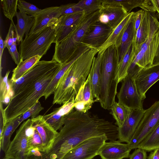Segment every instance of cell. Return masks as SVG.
<instances>
[{
	"instance_id": "17",
	"label": "cell",
	"mask_w": 159,
	"mask_h": 159,
	"mask_svg": "<svg viewBox=\"0 0 159 159\" xmlns=\"http://www.w3.org/2000/svg\"><path fill=\"white\" fill-rule=\"evenodd\" d=\"M99 11L98 21L107 25L113 30L129 14L120 6L102 5Z\"/></svg>"
},
{
	"instance_id": "33",
	"label": "cell",
	"mask_w": 159,
	"mask_h": 159,
	"mask_svg": "<svg viewBox=\"0 0 159 159\" xmlns=\"http://www.w3.org/2000/svg\"><path fill=\"white\" fill-rule=\"evenodd\" d=\"M16 118L7 122L3 125V130L1 138L0 139V149L5 153L10 145L11 136L19 125Z\"/></svg>"
},
{
	"instance_id": "30",
	"label": "cell",
	"mask_w": 159,
	"mask_h": 159,
	"mask_svg": "<svg viewBox=\"0 0 159 159\" xmlns=\"http://www.w3.org/2000/svg\"><path fill=\"white\" fill-rule=\"evenodd\" d=\"M150 12L145 11L143 18L136 35L133 44L134 52L136 51L147 39L148 35Z\"/></svg>"
},
{
	"instance_id": "16",
	"label": "cell",
	"mask_w": 159,
	"mask_h": 159,
	"mask_svg": "<svg viewBox=\"0 0 159 159\" xmlns=\"http://www.w3.org/2000/svg\"><path fill=\"white\" fill-rule=\"evenodd\" d=\"M31 119L33 126L41 138L44 151L42 152H47L52 148L58 132L49 124L42 115Z\"/></svg>"
},
{
	"instance_id": "1",
	"label": "cell",
	"mask_w": 159,
	"mask_h": 159,
	"mask_svg": "<svg viewBox=\"0 0 159 159\" xmlns=\"http://www.w3.org/2000/svg\"><path fill=\"white\" fill-rule=\"evenodd\" d=\"M118 127L112 123L91 114L74 109L65 118L64 125L57 138L64 152L69 151L90 138L106 136L110 141L118 139Z\"/></svg>"
},
{
	"instance_id": "9",
	"label": "cell",
	"mask_w": 159,
	"mask_h": 159,
	"mask_svg": "<svg viewBox=\"0 0 159 159\" xmlns=\"http://www.w3.org/2000/svg\"><path fill=\"white\" fill-rule=\"evenodd\" d=\"M108 140L106 136L88 139L70 150L62 159H92L98 155L101 147Z\"/></svg>"
},
{
	"instance_id": "46",
	"label": "cell",
	"mask_w": 159,
	"mask_h": 159,
	"mask_svg": "<svg viewBox=\"0 0 159 159\" xmlns=\"http://www.w3.org/2000/svg\"><path fill=\"white\" fill-rule=\"evenodd\" d=\"M148 159H159V148L151 152L148 156Z\"/></svg>"
},
{
	"instance_id": "31",
	"label": "cell",
	"mask_w": 159,
	"mask_h": 159,
	"mask_svg": "<svg viewBox=\"0 0 159 159\" xmlns=\"http://www.w3.org/2000/svg\"><path fill=\"white\" fill-rule=\"evenodd\" d=\"M29 121L26 132L28 139V149L29 156L31 151L44 152L43 142L38 132L32 125L31 119H28ZM29 157V156H28Z\"/></svg>"
},
{
	"instance_id": "13",
	"label": "cell",
	"mask_w": 159,
	"mask_h": 159,
	"mask_svg": "<svg viewBox=\"0 0 159 159\" xmlns=\"http://www.w3.org/2000/svg\"><path fill=\"white\" fill-rule=\"evenodd\" d=\"M113 30L98 21L91 25L81 42V44L98 50L107 40Z\"/></svg>"
},
{
	"instance_id": "24",
	"label": "cell",
	"mask_w": 159,
	"mask_h": 159,
	"mask_svg": "<svg viewBox=\"0 0 159 159\" xmlns=\"http://www.w3.org/2000/svg\"><path fill=\"white\" fill-rule=\"evenodd\" d=\"M134 13L129 20L117 47L119 62L123 58L133 43L136 32L134 29Z\"/></svg>"
},
{
	"instance_id": "29",
	"label": "cell",
	"mask_w": 159,
	"mask_h": 159,
	"mask_svg": "<svg viewBox=\"0 0 159 159\" xmlns=\"http://www.w3.org/2000/svg\"><path fill=\"white\" fill-rule=\"evenodd\" d=\"M41 57L39 55H36L24 60L20 59L18 64L13 70L9 81L15 82L22 77L40 61Z\"/></svg>"
},
{
	"instance_id": "47",
	"label": "cell",
	"mask_w": 159,
	"mask_h": 159,
	"mask_svg": "<svg viewBox=\"0 0 159 159\" xmlns=\"http://www.w3.org/2000/svg\"><path fill=\"white\" fill-rule=\"evenodd\" d=\"M4 40L2 38L1 36L0 37V67L1 69V61L2 54L4 49L6 48Z\"/></svg>"
},
{
	"instance_id": "7",
	"label": "cell",
	"mask_w": 159,
	"mask_h": 159,
	"mask_svg": "<svg viewBox=\"0 0 159 159\" xmlns=\"http://www.w3.org/2000/svg\"><path fill=\"white\" fill-rule=\"evenodd\" d=\"M153 13L150 12L148 36L140 48L134 52L128 73L139 71L152 65L159 42V22Z\"/></svg>"
},
{
	"instance_id": "4",
	"label": "cell",
	"mask_w": 159,
	"mask_h": 159,
	"mask_svg": "<svg viewBox=\"0 0 159 159\" xmlns=\"http://www.w3.org/2000/svg\"><path fill=\"white\" fill-rule=\"evenodd\" d=\"M119 63L118 48L113 44L103 52L101 62L99 102L105 109L110 110L115 102L118 84L116 77Z\"/></svg>"
},
{
	"instance_id": "42",
	"label": "cell",
	"mask_w": 159,
	"mask_h": 159,
	"mask_svg": "<svg viewBox=\"0 0 159 159\" xmlns=\"http://www.w3.org/2000/svg\"><path fill=\"white\" fill-rule=\"evenodd\" d=\"M14 30H15L14 26L11 22L8 33L4 40L6 47L8 49L12 45L14 42L16 40H17L16 37L15 38L14 37Z\"/></svg>"
},
{
	"instance_id": "37",
	"label": "cell",
	"mask_w": 159,
	"mask_h": 159,
	"mask_svg": "<svg viewBox=\"0 0 159 159\" xmlns=\"http://www.w3.org/2000/svg\"><path fill=\"white\" fill-rule=\"evenodd\" d=\"M102 0H82L76 5L81 8L86 15L91 14L99 10L102 5Z\"/></svg>"
},
{
	"instance_id": "15",
	"label": "cell",
	"mask_w": 159,
	"mask_h": 159,
	"mask_svg": "<svg viewBox=\"0 0 159 159\" xmlns=\"http://www.w3.org/2000/svg\"><path fill=\"white\" fill-rule=\"evenodd\" d=\"M143 109H131L129 116L122 125L118 127V139L128 143L134 135L143 115Z\"/></svg>"
},
{
	"instance_id": "49",
	"label": "cell",
	"mask_w": 159,
	"mask_h": 159,
	"mask_svg": "<svg viewBox=\"0 0 159 159\" xmlns=\"http://www.w3.org/2000/svg\"><path fill=\"white\" fill-rule=\"evenodd\" d=\"M152 5L159 16V0H151Z\"/></svg>"
},
{
	"instance_id": "44",
	"label": "cell",
	"mask_w": 159,
	"mask_h": 159,
	"mask_svg": "<svg viewBox=\"0 0 159 159\" xmlns=\"http://www.w3.org/2000/svg\"><path fill=\"white\" fill-rule=\"evenodd\" d=\"M146 151L143 149L137 148L130 155L129 159H147Z\"/></svg>"
},
{
	"instance_id": "40",
	"label": "cell",
	"mask_w": 159,
	"mask_h": 159,
	"mask_svg": "<svg viewBox=\"0 0 159 159\" xmlns=\"http://www.w3.org/2000/svg\"><path fill=\"white\" fill-rule=\"evenodd\" d=\"M43 109L44 108L41 106L40 102L39 101L26 112L19 116V123L20 124L22 121L30 117L32 119L37 116L39 112Z\"/></svg>"
},
{
	"instance_id": "18",
	"label": "cell",
	"mask_w": 159,
	"mask_h": 159,
	"mask_svg": "<svg viewBox=\"0 0 159 159\" xmlns=\"http://www.w3.org/2000/svg\"><path fill=\"white\" fill-rule=\"evenodd\" d=\"M86 15L85 12L82 11L61 15L58 18L55 43L61 41L66 37Z\"/></svg>"
},
{
	"instance_id": "14",
	"label": "cell",
	"mask_w": 159,
	"mask_h": 159,
	"mask_svg": "<svg viewBox=\"0 0 159 159\" xmlns=\"http://www.w3.org/2000/svg\"><path fill=\"white\" fill-rule=\"evenodd\" d=\"M134 78L139 93L143 100L147 91L159 80V63L142 69Z\"/></svg>"
},
{
	"instance_id": "6",
	"label": "cell",
	"mask_w": 159,
	"mask_h": 159,
	"mask_svg": "<svg viewBox=\"0 0 159 159\" xmlns=\"http://www.w3.org/2000/svg\"><path fill=\"white\" fill-rule=\"evenodd\" d=\"M58 18H55L40 31L26 35L19 47L20 59L24 60L31 57L39 55L42 57L55 43Z\"/></svg>"
},
{
	"instance_id": "10",
	"label": "cell",
	"mask_w": 159,
	"mask_h": 159,
	"mask_svg": "<svg viewBox=\"0 0 159 159\" xmlns=\"http://www.w3.org/2000/svg\"><path fill=\"white\" fill-rule=\"evenodd\" d=\"M59 64L52 60L49 61H39L25 74L16 81L13 82L9 81L13 95L27 85L39 80Z\"/></svg>"
},
{
	"instance_id": "20",
	"label": "cell",
	"mask_w": 159,
	"mask_h": 159,
	"mask_svg": "<svg viewBox=\"0 0 159 159\" xmlns=\"http://www.w3.org/2000/svg\"><path fill=\"white\" fill-rule=\"evenodd\" d=\"M91 49L89 47L81 45L76 50L71 57L62 64L59 70L47 88L43 95L46 100L55 91L61 78L74 62L84 52Z\"/></svg>"
},
{
	"instance_id": "41",
	"label": "cell",
	"mask_w": 159,
	"mask_h": 159,
	"mask_svg": "<svg viewBox=\"0 0 159 159\" xmlns=\"http://www.w3.org/2000/svg\"><path fill=\"white\" fill-rule=\"evenodd\" d=\"M76 3H69L60 6L61 16L68 15L84 11L76 5Z\"/></svg>"
},
{
	"instance_id": "34",
	"label": "cell",
	"mask_w": 159,
	"mask_h": 159,
	"mask_svg": "<svg viewBox=\"0 0 159 159\" xmlns=\"http://www.w3.org/2000/svg\"><path fill=\"white\" fill-rule=\"evenodd\" d=\"M110 110V113L116 120L118 127H120L122 125L128 118L131 109L121 103L115 101Z\"/></svg>"
},
{
	"instance_id": "8",
	"label": "cell",
	"mask_w": 159,
	"mask_h": 159,
	"mask_svg": "<svg viewBox=\"0 0 159 159\" xmlns=\"http://www.w3.org/2000/svg\"><path fill=\"white\" fill-rule=\"evenodd\" d=\"M159 125V100L145 110L143 115L134 135L127 144L131 149L139 144Z\"/></svg>"
},
{
	"instance_id": "28",
	"label": "cell",
	"mask_w": 159,
	"mask_h": 159,
	"mask_svg": "<svg viewBox=\"0 0 159 159\" xmlns=\"http://www.w3.org/2000/svg\"><path fill=\"white\" fill-rule=\"evenodd\" d=\"M102 5L121 6L129 14L133 9L137 7L148 11L150 2L149 0H102Z\"/></svg>"
},
{
	"instance_id": "26",
	"label": "cell",
	"mask_w": 159,
	"mask_h": 159,
	"mask_svg": "<svg viewBox=\"0 0 159 159\" xmlns=\"http://www.w3.org/2000/svg\"><path fill=\"white\" fill-rule=\"evenodd\" d=\"M103 53H98L94 57L89 74L93 97L98 102H99L100 100L101 62Z\"/></svg>"
},
{
	"instance_id": "39",
	"label": "cell",
	"mask_w": 159,
	"mask_h": 159,
	"mask_svg": "<svg viewBox=\"0 0 159 159\" xmlns=\"http://www.w3.org/2000/svg\"><path fill=\"white\" fill-rule=\"evenodd\" d=\"M17 8L19 11L34 17L41 10L34 5L23 0H18Z\"/></svg>"
},
{
	"instance_id": "50",
	"label": "cell",
	"mask_w": 159,
	"mask_h": 159,
	"mask_svg": "<svg viewBox=\"0 0 159 159\" xmlns=\"http://www.w3.org/2000/svg\"><path fill=\"white\" fill-rule=\"evenodd\" d=\"M2 159H15L14 158L10 157H5L3 158Z\"/></svg>"
},
{
	"instance_id": "23",
	"label": "cell",
	"mask_w": 159,
	"mask_h": 159,
	"mask_svg": "<svg viewBox=\"0 0 159 159\" xmlns=\"http://www.w3.org/2000/svg\"><path fill=\"white\" fill-rule=\"evenodd\" d=\"M61 16L60 6L51 7L41 9L35 17L34 23L29 34L40 31L52 20Z\"/></svg>"
},
{
	"instance_id": "38",
	"label": "cell",
	"mask_w": 159,
	"mask_h": 159,
	"mask_svg": "<svg viewBox=\"0 0 159 159\" xmlns=\"http://www.w3.org/2000/svg\"><path fill=\"white\" fill-rule=\"evenodd\" d=\"M18 0H1V3L3 13L4 16L11 21L15 25L13 17L16 16L17 12Z\"/></svg>"
},
{
	"instance_id": "22",
	"label": "cell",
	"mask_w": 159,
	"mask_h": 159,
	"mask_svg": "<svg viewBox=\"0 0 159 159\" xmlns=\"http://www.w3.org/2000/svg\"><path fill=\"white\" fill-rule=\"evenodd\" d=\"M75 103L74 101L63 104L61 107L55 109L50 113L44 116V119L57 131L64 125L65 117L74 109Z\"/></svg>"
},
{
	"instance_id": "43",
	"label": "cell",
	"mask_w": 159,
	"mask_h": 159,
	"mask_svg": "<svg viewBox=\"0 0 159 159\" xmlns=\"http://www.w3.org/2000/svg\"><path fill=\"white\" fill-rule=\"evenodd\" d=\"M16 40L10 48L8 49L9 52L11 56L12 60L16 64L18 65L20 61L19 53L17 51Z\"/></svg>"
},
{
	"instance_id": "32",
	"label": "cell",
	"mask_w": 159,
	"mask_h": 159,
	"mask_svg": "<svg viewBox=\"0 0 159 159\" xmlns=\"http://www.w3.org/2000/svg\"><path fill=\"white\" fill-rule=\"evenodd\" d=\"M134 56V50L132 43L118 65L116 80L118 84L128 75V70Z\"/></svg>"
},
{
	"instance_id": "48",
	"label": "cell",
	"mask_w": 159,
	"mask_h": 159,
	"mask_svg": "<svg viewBox=\"0 0 159 159\" xmlns=\"http://www.w3.org/2000/svg\"><path fill=\"white\" fill-rule=\"evenodd\" d=\"M159 63V42L158 47L156 52L155 57H154L152 65H154Z\"/></svg>"
},
{
	"instance_id": "21",
	"label": "cell",
	"mask_w": 159,
	"mask_h": 159,
	"mask_svg": "<svg viewBox=\"0 0 159 159\" xmlns=\"http://www.w3.org/2000/svg\"><path fill=\"white\" fill-rule=\"evenodd\" d=\"M93 98L89 75L74 100L75 109L84 113L87 112L91 108L93 103L98 102Z\"/></svg>"
},
{
	"instance_id": "36",
	"label": "cell",
	"mask_w": 159,
	"mask_h": 159,
	"mask_svg": "<svg viewBox=\"0 0 159 159\" xmlns=\"http://www.w3.org/2000/svg\"><path fill=\"white\" fill-rule=\"evenodd\" d=\"M10 71H7L5 76L1 79L0 101L1 102L8 103L13 95L8 76Z\"/></svg>"
},
{
	"instance_id": "45",
	"label": "cell",
	"mask_w": 159,
	"mask_h": 159,
	"mask_svg": "<svg viewBox=\"0 0 159 159\" xmlns=\"http://www.w3.org/2000/svg\"><path fill=\"white\" fill-rule=\"evenodd\" d=\"M144 11H145L142 9L134 12V29L136 32L140 25Z\"/></svg>"
},
{
	"instance_id": "25",
	"label": "cell",
	"mask_w": 159,
	"mask_h": 159,
	"mask_svg": "<svg viewBox=\"0 0 159 159\" xmlns=\"http://www.w3.org/2000/svg\"><path fill=\"white\" fill-rule=\"evenodd\" d=\"M16 16L17 24L14 26L17 41L22 42L25 34H28L35 22V17L30 16L20 11L17 12Z\"/></svg>"
},
{
	"instance_id": "12",
	"label": "cell",
	"mask_w": 159,
	"mask_h": 159,
	"mask_svg": "<svg viewBox=\"0 0 159 159\" xmlns=\"http://www.w3.org/2000/svg\"><path fill=\"white\" fill-rule=\"evenodd\" d=\"M28 121V119L24 121L17 131L14 138L5 153V157L15 159H28L29 152L26 130Z\"/></svg>"
},
{
	"instance_id": "19",
	"label": "cell",
	"mask_w": 159,
	"mask_h": 159,
	"mask_svg": "<svg viewBox=\"0 0 159 159\" xmlns=\"http://www.w3.org/2000/svg\"><path fill=\"white\" fill-rule=\"evenodd\" d=\"M131 150L128 144L119 140L105 142L100 149L98 155L102 159H123L129 158Z\"/></svg>"
},
{
	"instance_id": "2",
	"label": "cell",
	"mask_w": 159,
	"mask_h": 159,
	"mask_svg": "<svg viewBox=\"0 0 159 159\" xmlns=\"http://www.w3.org/2000/svg\"><path fill=\"white\" fill-rule=\"evenodd\" d=\"M98 50L91 48L83 53L60 79L54 93L52 103L64 104L74 101L90 73Z\"/></svg>"
},
{
	"instance_id": "35",
	"label": "cell",
	"mask_w": 159,
	"mask_h": 159,
	"mask_svg": "<svg viewBox=\"0 0 159 159\" xmlns=\"http://www.w3.org/2000/svg\"><path fill=\"white\" fill-rule=\"evenodd\" d=\"M158 148H159V125L137 147V148L143 149L146 151H153Z\"/></svg>"
},
{
	"instance_id": "27",
	"label": "cell",
	"mask_w": 159,
	"mask_h": 159,
	"mask_svg": "<svg viewBox=\"0 0 159 159\" xmlns=\"http://www.w3.org/2000/svg\"><path fill=\"white\" fill-rule=\"evenodd\" d=\"M134 12L129 13L122 21L113 30L105 43L98 49V53H102L109 47L115 44L118 47L127 24Z\"/></svg>"
},
{
	"instance_id": "5",
	"label": "cell",
	"mask_w": 159,
	"mask_h": 159,
	"mask_svg": "<svg viewBox=\"0 0 159 159\" xmlns=\"http://www.w3.org/2000/svg\"><path fill=\"white\" fill-rule=\"evenodd\" d=\"M97 11L86 15L76 27L61 41L55 43L52 60L62 64L68 61L82 44V40L90 27L98 21Z\"/></svg>"
},
{
	"instance_id": "11",
	"label": "cell",
	"mask_w": 159,
	"mask_h": 159,
	"mask_svg": "<svg viewBox=\"0 0 159 159\" xmlns=\"http://www.w3.org/2000/svg\"><path fill=\"white\" fill-rule=\"evenodd\" d=\"M117 97L118 102L130 109H143V100L139 93L134 77L129 74L122 81Z\"/></svg>"
},
{
	"instance_id": "3",
	"label": "cell",
	"mask_w": 159,
	"mask_h": 159,
	"mask_svg": "<svg viewBox=\"0 0 159 159\" xmlns=\"http://www.w3.org/2000/svg\"><path fill=\"white\" fill-rule=\"evenodd\" d=\"M61 65L60 63L39 80L27 85L13 95L5 109H0L3 125L24 114L39 101L43 96L47 88Z\"/></svg>"
}]
</instances>
